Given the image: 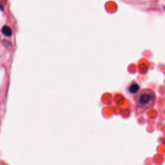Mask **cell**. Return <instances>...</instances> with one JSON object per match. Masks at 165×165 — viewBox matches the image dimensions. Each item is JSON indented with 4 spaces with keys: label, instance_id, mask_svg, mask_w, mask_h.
I'll list each match as a JSON object with an SVG mask.
<instances>
[{
    "label": "cell",
    "instance_id": "obj_1",
    "mask_svg": "<svg viewBox=\"0 0 165 165\" xmlns=\"http://www.w3.org/2000/svg\"><path fill=\"white\" fill-rule=\"evenodd\" d=\"M134 96L137 112H144L154 105L156 93L150 88H145L138 91Z\"/></svg>",
    "mask_w": 165,
    "mask_h": 165
},
{
    "label": "cell",
    "instance_id": "obj_2",
    "mask_svg": "<svg viewBox=\"0 0 165 165\" xmlns=\"http://www.w3.org/2000/svg\"><path fill=\"white\" fill-rule=\"evenodd\" d=\"M139 90V86L136 83V82H134V83L130 85L128 88V91L130 93H136Z\"/></svg>",
    "mask_w": 165,
    "mask_h": 165
},
{
    "label": "cell",
    "instance_id": "obj_3",
    "mask_svg": "<svg viewBox=\"0 0 165 165\" xmlns=\"http://www.w3.org/2000/svg\"><path fill=\"white\" fill-rule=\"evenodd\" d=\"M2 32L6 36H11L13 34V31L8 26H4L2 29Z\"/></svg>",
    "mask_w": 165,
    "mask_h": 165
},
{
    "label": "cell",
    "instance_id": "obj_4",
    "mask_svg": "<svg viewBox=\"0 0 165 165\" xmlns=\"http://www.w3.org/2000/svg\"><path fill=\"white\" fill-rule=\"evenodd\" d=\"M0 10H3V7L1 4H0Z\"/></svg>",
    "mask_w": 165,
    "mask_h": 165
}]
</instances>
